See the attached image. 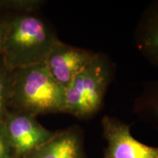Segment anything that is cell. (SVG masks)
Wrapping results in <instances>:
<instances>
[{
  "instance_id": "7c38bea8",
  "label": "cell",
  "mask_w": 158,
  "mask_h": 158,
  "mask_svg": "<svg viewBox=\"0 0 158 158\" xmlns=\"http://www.w3.org/2000/svg\"><path fill=\"white\" fill-rule=\"evenodd\" d=\"M0 158H15L2 122H0Z\"/></svg>"
},
{
  "instance_id": "8fae6325",
  "label": "cell",
  "mask_w": 158,
  "mask_h": 158,
  "mask_svg": "<svg viewBox=\"0 0 158 158\" xmlns=\"http://www.w3.org/2000/svg\"><path fill=\"white\" fill-rule=\"evenodd\" d=\"M45 2L42 0H0V7L18 13H34Z\"/></svg>"
},
{
  "instance_id": "5b68a950",
  "label": "cell",
  "mask_w": 158,
  "mask_h": 158,
  "mask_svg": "<svg viewBox=\"0 0 158 158\" xmlns=\"http://www.w3.org/2000/svg\"><path fill=\"white\" fill-rule=\"evenodd\" d=\"M101 124L107 143L103 158H158V147L138 141L129 124L110 116H103Z\"/></svg>"
},
{
  "instance_id": "8992f818",
  "label": "cell",
  "mask_w": 158,
  "mask_h": 158,
  "mask_svg": "<svg viewBox=\"0 0 158 158\" xmlns=\"http://www.w3.org/2000/svg\"><path fill=\"white\" fill-rule=\"evenodd\" d=\"M95 54L93 51L67 44L59 40L51 48L44 64L55 81L64 90Z\"/></svg>"
},
{
  "instance_id": "7a4b0ae2",
  "label": "cell",
  "mask_w": 158,
  "mask_h": 158,
  "mask_svg": "<svg viewBox=\"0 0 158 158\" xmlns=\"http://www.w3.org/2000/svg\"><path fill=\"white\" fill-rule=\"evenodd\" d=\"M9 108L35 117L51 113H64V92L44 64L11 72Z\"/></svg>"
},
{
  "instance_id": "9c48e42d",
  "label": "cell",
  "mask_w": 158,
  "mask_h": 158,
  "mask_svg": "<svg viewBox=\"0 0 158 158\" xmlns=\"http://www.w3.org/2000/svg\"><path fill=\"white\" fill-rule=\"evenodd\" d=\"M134 108L138 116L158 130V79L144 86Z\"/></svg>"
},
{
  "instance_id": "6da1fadb",
  "label": "cell",
  "mask_w": 158,
  "mask_h": 158,
  "mask_svg": "<svg viewBox=\"0 0 158 158\" xmlns=\"http://www.w3.org/2000/svg\"><path fill=\"white\" fill-rule=\"evenodd\" d=\"M4 24L1 58L10 72L44 64L51 48L59 40L52 28L35 13H18L4 21Z\"/></svg>"
},
{
  "instance_id": "52a82bcc",
  "label": "cell",
  "mask_w": 158,
  "mask_h": 158,
  "mask_svg": "<svg viewBox=\"0 0 158 158\" xmlns=\"http://www.w3.org/2000/svg\"><path fill=\"white\" fill-rule=\"evenodd\" d=\"M23 158H86L84 130L73 125L55 132L48 141Z\"/></svg>"
},
{
  "instance_id": "4fadbf2b",
  "label": "cell",
  "mask_w": 158,
  "mask_h": 158,
  "mask_svg": "<svg viewBox=\"0 0 158 158\" xmlns=\"http://www.w3.org/2000/svg\"><path fill=\"white\" fill-rule=\"evenodd\" d=\"M4 37H5V24H4V21L0 19V56L2 51Z\"/></svg>"
},
{
  "instance_id": "3957f363",
  "label": "cell",
  "mask_w": 158,
  "mask_h": 158,
  "mask_svg": "<svg viewBox=\"0 0 158 158\" xmlns=\"http://www.w3.org/2000/svg\"><path fill=\"white\" fill-rule=\"evenodd\" d=\"M114 71V63L109 57L103 53H96L64 89V113L82 119L98 113L113 79Z\"/></svg>"
},
{
  "instance_id": "277c9868",
  "label": "cell",
  "mask_w": 158,
  "mask_h": 158,
  "mask_svg": "<svg viewBox=\"0 0 158 158\" xmlns=\"http://www.w3.org/2000/svg\"><path fill=\"white\" fill-rule=\"evenodd\" d=\"M2 123L15 158H23L48 141L55 132L45 128L36 117L8 110Z\"/></svg>"
},
{
  "instance_id": "30bf717a",
  "label": "cell",
  "mask_w": 158,
  "mask_h": 158,
  "mask_svg": "<svg viewBox=\"0 0 158 158\" xmlns=\"http://www.w3.org/2000/svg\"><path fill=\"white\" fill-rule=\"evenodd\" d=\"M11 72L5 68L0 56V122L9 110V92Z\"/></svg>"
},
{
  "instance_id": "ba28073f",
  "label": "cell",
  "mask_w": 158,
  "mask_h": 158,
  "mask_svg": "<svg viewBox=\"0 0 158 158\" xmlns=\"http://www.w3.org/2000/svg\"><path fill=\"white\" fill-rule=\"evenodd\" d=\"M136 48L147 61L158 68V0L147 6L134 33Z\"/></svg>"
}]
</instances>
